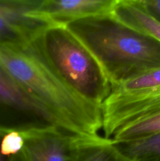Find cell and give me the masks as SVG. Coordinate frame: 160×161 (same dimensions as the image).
<instances>
[{
	"mask_svg": "<svg viewBox=\"0 0 160 161\" xmlns=\"http://www.w3.org/2000/svg\"><path fill=\"white\" fill-rule=\"evenodd\" d=\"M127 157L138 161H160V133L122 143H115Z\"/></svg>",
	"mask_w": 160,
	"mask_h": 161,
	"instance_id": "cell-10",
	"label": "cell"
},
{
	"mask_svg": "<svg viewBox=\"0 0 160 161\" xmlns=\"http://www.w3.org/2000/svg\"><path fill=\"white\" fill-rule=\"evenodd\" d=\"M0 68L39 106L50 125L77 136H101V107L73 91L34 41L20 46L0 43Z\"/></svg>",
	"mask_w": 160,
	"mask_h": 161,
	"instance_id": "cell-1",
	"label": "cell"
},
{
	"mask_svg": "<svg viewBox=\"0 0 160 161\" xmlns=\"http://www.w3.org/2000/svg\"><path fill=\"white\" fill-rule=\"evenodd\" d=\"M160 133V112L132 122L119 129L110 140L122 143Z\"/></svg>",
	"mask_w": 160,
	"mask_h": 161,
	"instance_id": "cell-9",
	"label": "cell"
},
{
	"mask_svg": "<svg viewBox=\"0 0 160 161\" xmlns=\"http://www.w3.org/2000/svg\"><path fill=\"white\" fill-rule=\"evenodd\" d=\"M36 0H0V43L25 45L53 25L35 17Z\"/></svg>",
	"mask_w": 160,
	"mask_h": 161,
	"instance_id": "cell-5",
	"label": "cell"
},
{
	"mask_svg": "<svg viewBox=\"0 0 160 161\" xmlns=\"http://www.w3.org/2000/svg\"><path fill=\"white\" fill-rule=\"evenodd\" d=\"M111 15L125 26L160 42V21L144 8L141 0H117Z\"/></svg>",
	"mask_w": 160,
	"mask_h": 161,
	"instance_id": "cell-8",
	"label": "cell"
},
{
	"mask_svg": "<svg viewBox=\"0 0 160 161\" xmlns=\"http://www.w3.org/2000/svg\"><path fill=\"white\" fill-rule=\"evenodd\" d=\"M146 9L160 21V0H141Z\"/></svg>",
	"mask_w": 160,
	"mask_h": 161,
	"instance_id": "cell-12",
	"label": "cell"
},
{
	"mask_svg": "<svg viewBox=\"0 0 160 161\" xmlns=\"http://www.w3.org/2000/svg\"><path fill=\"white\" fill-rule=\"evenodd\" d=\"M6 161H24L23 158H22L21 153L18 154L17 156H14V157H9V158H6Z\"/></svg>",
	"mask_w": 160,
	"mask_h": 161,
	"instance_id": "cell-13",
	"label": "cell"
},
{
	"mask_svg": "<svg viewBox=\"0 0 160 161\" xmlns=\"http://www.w3.org/2000/svg\"><path fill=\"white\" fill-rule=\"evenodd\" d=\"M16 114L31 115L50 125L46 116L0 68V130L13 129L9 116Z\"/></svg>",
	"mask_w": 160,
	"mask_h": 161,
	"instance_id": "cell-7",
	"label": "cell"
},
{
	"mask_svg": "<svg viewBox=\"0 0 160 161\" xmlns=\"http://www.w3.org/2000/svg\"><path fill=\"white\" fill-rule=\"evenodd\" d=\"M25 139L21 128L9 129L2 137L0 153L6 158L14 157L23 151Z\"/></svg>",
	"mask_w": 160,
	"mask_h": 161,
	"instance_id": "cell-11",
	"label": "cell"
},
{
	"mask_svg": "<svg viewBox=\"0 0 160 161\" xmlns=\"http://www.w3.org/2000/svg\"><path fill=\"white\" fill-rule=\"evenodd\" d=\"M25 139L24 161H77L90 138L67 133L53 125L22 127Z\"/></svg>",
	"mask_w": 160,
	"mask_h": 161,
	"instance_id": "cell-4",
	"label": "cell"
},
{
	"mask_svg": "<svg viewBox=\"0 0 160 161\" xmlns=\"http://www.w3.org/2000/svg\"><path fill=\"white\" fill-rule=\"evenodd\" d=\"M34 42L73 91L101 107L111 91V83L93 56L65 25L47 27Z\"/></svg>",
	"mask_w": 160,
	"mask_h": 161,
	"instance_id": "cell-3",
	"label": "cell"
},
{
	"mask_svg": "<svg viewBox=\"0 0 160 161\" xmlns=\"http://www.w3.org/2000/svg\"><path fill=\"white\" fill-rule=\"evenodd\" d=\"M65 26L93 56L111 87L160 68V42L112 15L88 17Z\"/></svg>",
	"mask_w": 160,
	"mask_h": 161,
	"instance_id": "cell-2",
	"label": "cell"
},
{
	"mask_svg": "<svg viewBox=\"0 0 160 161\" xmlns=\"http://www.w3.org/2000/svg\"><path fill=\"white\" fill-rule=\"evenodd\" d=\"M8 130H0V142H1V139H2V137H3V135H4L5 133H6V131H7ZM6 157H3V155L1 154V153H0V161H6Z\"/></svg>",
	"mask_w": 160,
	"mask_h": 161,
	"instance_id": "cell-14",
	"label": "cell"
},
{
	"mask_svg": "<svg viewBox=\"0 0 160 161\" xmlns=\"http://www.w3.org/2000/svg\"><path fill=\"white\" fill-rule=\"evenodd\" d=\"M117 0H36L33 14L53 25L111 15Z\"/></svg>",
	"mask_w": 160,
	"mask_h": 161,
	"instance_id": "cell-6",
	"label": "cell"
}]
</instances>
